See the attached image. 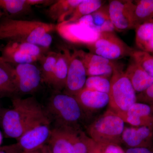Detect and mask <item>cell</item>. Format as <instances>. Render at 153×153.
Returning a JSON list of instances; mask_svg holds the SVG:
<instances>
[{
  "instance_id": "4dcf8cb0",
  "label": "cell",
  "mask_w": 153,
  "mask_h": 153,
  "mask_svg": "<svg viewBox=\"0 0 153 153\" xmlns=\"http://www.w3.org/2000/svg\"><path fill=\"white\" fill-rule=\"evenodd\" d=\"M95 143L100 153H125V151L120 145L96 142Z\"/></svg>"
},
{
  "instance_id": "ba28073f",
  "label": "cell",
  "mask_w": 153,
  "mask_h": 153,
  "mask_svg": "<svg viewBox=\"0 0 153 153\" xmlns=\"http://www.w3.org/2000/svg\"><path fill=\"white\" fill-rule=\"evenodd\" d=\"M42 48L26 42L9 41L2 49L1 59L14 65L33 63L43 57Z\"/></svg>"
},
{
  "instance_id": "e575fe53",
  "label": "cell",
  "mask_w": 153,
  "mask_h": 153,
  "mask_svg": "<svg viewBox=\"0 0 153 153\" xmlns=\"http://www.w3.org/2000/svg\"><path fill=\"white\" fill-rule=\"evenodd\" d=\"M40 150L41 153H52L47 144L44 145L40 149Z\"/></svg>"
},
{
  "instance_id": "277c9868",
  "label": "cell",
  "mask_w": 153,
  "mask_h": 153,
  "mask_svg": "<svg viewBox=\"0 0 153 153\" xmlns=\"http://www.w3.org/2000/svg\"><path fill=\"white\" fill-rule=\"evenodd\" d=\"M125 122L110 108L88 126L89 137L100 143L120 145Z\"/></svg>"
},
{
  "instance_id": "7402d4cb",
  "label": "cell",
  "mask_w": 153,
  "mask_h": 153,
  "mask_svg": "<svg viewBox=\"0 0 153 153\" xmlns=\"http://www.w3.org/2000/svg\"><path fill=\"white\" fill-rule=\"evenodd\" d=\"M135 43L140 50L153 53V21L146 22L135 29Z\"/></svg>"
},
{
  "instance_id": "d6a6232c",
  "label": "cell",
  "mask_w": 153,
  "mask_h": 153,
  "mask_svg": "<svg viewBox=\"0 0 153 153\" xmlns=\"http://www.w3.org/2000/svg\"><path fill=\"white\" fill-rule=\"evenodd\" d=\"M125 153H153V149L147 148H128Z\"/></svg>"
},
{
  "instance_id": "6da1fadb",
  "label": "cell",
  "mask_w": 153,
  "mask_h": 153,
  "mask_svg": "<svg viewBox=\"0 0 153 153\" xmlns=\"http://www.w3.org/2000/svg\"><path fill=\"white\" fill-rule=\"evenodd\" d=\"M13 104V108L6 111L2 118L3 130L9 137L18 140L29 130L51 121L46 111L34 97H17Z\"/></svg>"
},
{
  "instance_id": "83f0119b",
  "label": "cell",
  "mask_w": 153,
  "mask_h": 153,
  "mask_svg": "<svg viewBox=\"0 0 153 153\" xmlns=\"http://www.w3.org/2000/svg\"><path fill=\"white\" fill-rule=\"evenodd\" d=\"M31 7L27 0H0V10L8 15H18Z\"/></svg>"
},
{
  "instance_id": "f1b7e54d",
  "label": "cell",
  "mask_w": 153,
  "mask_h": 153,
  "mask_svg": "<svg viewBox=\"0 0 153 153\" xmlns=\"http://www.w3.org/2000/svg\"><path fill=\"white\" fill-rule=\"evenodd\" d=\"M84 88L108 94L110 79L105 76H88L86 79Z\"/></svg>"
},
{
  "instance_id": "ac0fdd59",
  "label": "cell",
  "mask_w": 153,
  "mask_h": 153,
  "mask_svg": "<svg viewBox=\"0 0 153 153\" xmlns=\"http://www.w3.org/2000/svg\"><path fill=\"white\" fill-rule=\"evenodd\" d=\"M83 111H92L103 108L109 104L108 94L83 88L74 96Z\"/></svg>"
},
{
  "instance_id": "30bf717a",
  "label": "cell",
  "mask_w": 153,
  "mask_h": 153,
  "mask_svg": "<svg viewBox=\"0 0 153 153\" xmlns=\"http://www.w3.org/2000/svg\"><path fill=\"white\" fill-rule=\"evenodd\" d=\"M86 69L79 50L70 54L64 93L75 96L85 86L87 79Z\"/></svg>"
},
{
  "instance_id": "8d00e7d4",
  "label": "cell",
  "mask_w": 153,
  "mask_h": 153,
  "mask_svg": "<svg viewBox=\"0 0 153 153\" xmlns=\"http://www.w3.org/2000/svg\"><path fill=\"white\" fill-rule=\"evenodd\" d=\"M27 153H41V151L40 149L38 150L34 151V152H28Z\"/></svg>"
},
{
  "instance_id": "1f68e13d",
  "label": "cell",
  "mask_w": 153,
  "mask_h": 153,
  "mask_svg": "<svg viewBox=\"0 0 153 153\" xmlns=\"http://www.w3.org/2000/svg\"><path fill=\"white\" fill-rule=\"evenodd\" d=\"M0 153H27L24 152L17 143L0 147Z\"/></svg>"
},
{
  "instance_id": "4fadbf2b",
  "label": "cell",
  "mask_w": 153,
  "mask_h": 153,
  "mask_svg": "<svg viewBox=\"0 0 153 153\" xmlns=\"http://www.w3.org/2000/svg\"><path fill=\"white\" fill-rule=\"evenodd\" d=\"M50 123H42L29 130L19 138L17 144L24 152L38 150L47 144L52 128Z\"/></svg>"
},
{
  "instance_id": "2e32d148",
  "label": "cell",
  "mask_w": 153,
  "mask_h": 153,
  "mask_svg": "<svg viewBox=\"0 0 153 153\" xmlns=\"http://www.w3.org/2000/svg\"><path fill=\"white\" fill-rule=\"evenodd\" d=\"M122 142L128 148L153 149V128L146 126L125 127Z\"/></svg>"
},
{
  "instance_id": "484cf974",
  "label": "cell",
  "mask_w": 153,
  "mask_h": 153,
  "mask_svg": "<svg viewBox=\"0 0 153 153\" xmlns=\"http://www.w3.org/2000/svg\"><path fill=\"white\" fill-rule=\"evenodd\" d=\"M57 56V53L50 52L46 55H43L41 60V71L42 82L49 85L51 82L52 74Z\"/></svg>"
},
{
  "instance_id": "ab89813d",
  "label": "cell",
  "mask_w": 153,
  "mask_h": 153,
  "mask_svg": "<svg viewBox=\"0 0 153 153\" xmlns=\"http://www.w3.org/2000/svg\"><path fill=\"white\" fill-rule=\"evenodd\" d=\"M151 107H152V106H151ZM152 108H153V106H152Z\"/></svg>"
},
{
  "instance_id": "9a60e30c",
  "label": "cell",
  "mask_w": 153,
  "mask_h": 153,
  "mask_svg": "<svg viewBox=\"0 0 153 153\" xmlns=\"http://www.w3.org/2000/svg\"><path fill=\"white\" fill-rule=\"evenodd\" d=\"M117 114L125 123L133 126L153 128V108L149 105L136 102L126 112Z\"/></svg>"
},
{
  "instance_id": "d6986e66",
  "label": "cell",
  "mask_w": 153,
  "mask_h": 153,
  "mask_svg": "<svg viewBox=\"0 0 153 153\" xmlns=\"http://www.w3.org/2000/svg\"><path fill=\"white\" fill-rule=\"evenodd\" d=\"M70 54L67 50L57 53L56 64L49 85L55 91H60L65 88Z\"/></svg>"
},
{
  "instance_id": "7a4b0ae2",
  "label": "cell",
  "mask_w": 153,
  "mask_h": 153,
  "mask_svg": "<svg viewBox=\"0 0 153 153\" xmlns=\"http://www.w3.org/2000/svg\"><path fill=\"white\" fill-rule=\"evenodd\" d=\"M56 29L51 23L4 17L0 19V40L30 43L47 49L52 43L50 33Z\"/></svg>"
},
{
  "instance_id": "d590c367",
  "label": "cell",
  "mask_w": 153,
  "mask_h": 153,
  "mask_svg": "<svg viewBox=\"0 0 153 153\" xmlns=\"http://www.w3.org/2000/svg\"><path fill=\"white\" fill-rule=\"evenodd\" d=\"M3 142V136L1 132V131H0V147H1V145L2 143Z\"/></svg>"
},
{
  "instance_id": "603a6c76",
  "label": "cell",
  "mask_w": 153,
  "mask_h": 153,
  "mask_svg": "<svg viewBox=\"0 0 153 153\" xmlns=\"http://www.w3.org/2000/svg\"><path fill=\"white\" fill-rule=\"evenodd\" d=\"M133 16L134 28L153 21V0L133 1Z\"/></svg>"
},
{
  "instance_id": "8fae6325",
  "label": "cell",
  "mask_w": 153,
  "mask_h": 153,
  "mask_svg": "<svg viewBox=\"0 0 153 153\" xmlns=\"http://www.w3.org/2000/svg\"><path fill=\"white\" fill-rule=\"evenodd\" d=\"M133 1L113 0L107 5L108 15L115 30L123 32L134 29Z\"/></svg>"
},
{
  "instance_id": "8992f818",
  "label": "cell",
  "mask_w": 153,
  "mask_h": 153,
  "mask_svg": "<svg viewBox=\"0 0 153 153\" xmlns=\"http://www.w3.org/2000/svg\"><path fill=\"white\" fill-rule=\"evenodd\" d=\"M108 94L110 108L116 114L126 112L137 102L136 92L121 67L114 71Z\"/></svg>"
},
{
  "instance_id": "5b68a950",
  "label": "cell",
  "mask_w": 153,
  "mask_h": 153,
  "mask_svg": "<svg viewBox=\"0 0 153 153\" xmlns=\"http://www.w3.org/2000/svg\"><path fill=\"white\" fill-rule=\"evenodd\" d=\"M87 137L79 127L55 126L47 144L52 153H87Z\"/></svg>"
},
{
  "instance_id": "74e56055",
  "label": "cell",
  "mask_w": 153,
  "mask_h": 153,
  "mask_svg": "<svg viewBox=\"0 0 153 153\" xmlns=\"http://www.w3.org/2000/svg\"><path fill=\"white\" fill-rule=\"evenodd\" d=\"M4 13H3L2 11H1V10H0V19H1L2 17L3 16V15H4Z\"/></svg>"
},
{
  "instance_id": "9c48e42d",
  "label": "cell",
  "mask_w": 153,
  "mask_h": 153,
  "mask_svg": "<svg viewBox=\"0 0 153 153\" xmlns=\"http://www.w3.org/2000/svg\"><path fill=\"white\" fill-rule=\"evenodd\" d=\"M11 70L17 93H34L42 82L40 68L33 63L11 64Z\"/></svg>"
},
{
  "instance_id": "cb8c5ba5",
  "label": "cell",
  "mask_w": 153,
  "mask_h": 153,
  "mask_svg": "<svg viewBox=\"0 0 153 153\" xmlns=\"http://www.w3.org/2000/svg\"><path fill=\"white\" fill-rule=\"evenodd\" d=\"M17 93L10 64L5 62L0 57V96Z\"/></svg>"
},
{
  "instance_id": "52a82bcc",
  "label": "cell",
  "mask_w": 153,
  "mask_h": 153,
  "mask_svg": "<svg viewBox=\"0 0 153 153\" xmlns=\"http://www.w3.org/2000/svg\"><path fill=\"white\" fill-rule=\"evenodd\" d=\"M86 46L91 53L111 61L130 56L134 49L127 45L114 32L101 33L96 41Z\"/></svg>"
},
{
  "instance_id": "44dd1931",
  "label": "cell",
  "mask_w": 153,
  "mask_h": 153,
  "mask_svg": "<svg viewBox=\"0 0 153 153\" xmlns=\"http://www.w3.org/2000/svg\"><path fill=\"white\" fill-rule=\"evenodd\" d=\"M82 0H59L51 5L48 11L50 17L58 24L66 21Z\"/></svg>"
},
{
  "instance_id": "836d02e7",
  "label": "cell",
  "mask_w": 153,
  "mask_h": 153,
  "mask_svg": "<svg viewBox=\"0 0 153 153\" xmlns=\"http://www.w3.org/2000/svg\"><path fill=\"white\" fill-rule=\"evenodd\" d=\"M29 5L32 7V6L38 5L46 4H52L55 2L54 1H45V0H27Z\"/></svg>"
},
{
  "instance_id": "ffe728a7",
  "label": "cell",
  "mask_w": 153,
  "mask_h": 153,
  "mask_svg": "<svg viewBox=\"0 0 153 153\" xmlns=\"http://www.w3.org/2000/svg\"><path fill=\"white\" fill-rule=\"evenodd\" d=\"M125 73L136 93L143 92L153 84L152 76L133 60L129 64Z\"/></svg>"
},
{
  "instance_id": "3957f363",
  "label": "cell",
  "mask_w": 153,
  "mask_h": 153,
  "mask_svg": "<svg viewBox=\"0 0 153 153\" xmlns=\"http://www.w3.org/2000/svg\"><path fill=\"white\" fill-rule=\"evenodd\" d=\"M54 120L56 126L79 127L83 111L74 96L55 91L49 99L46 111Z\"/></svg>"
},
{
  "instance_id": "f546056e",
  "label": "cell",
  "mask_w": 153,
  "mask_h": 153,
  "mask_svg": "<svg viewBox=\"0 0 153 153\" xmlns=\"http://www.w3.org/2000/svg\"><path fill=\"white\" fill-rule=\"evenodd\" d=\"M137 102H142L153 106V84L137 95Z\"/></svg>"
},
{
  "instance_id": "5bb4252c",
  "label": "cell",
  "mask_w": 153,
  "mask_h": 153,
  "mask_svg": "<svg viewBox=\"0 0 153 153\" xmlns=\"http://www.w3.org/2000/svg\"><path fill=\"white\" fill-rule=\"evenodd\" d=\"M80 56L86 69L87 76H99L108 77L114 71L120 67L114 61H111L91 52H80Z\"/></svg>"
},
{
  "instance_id": "7c38bea8",
  "label": "cell",
  "mask_w": 153,
  "mask_h": 153,
  "mask_svg": "<svg viewBox=\"0 0 153 153\" xmlns=\"http://www.w3.org/2000/svg\"><path fill=\"white\" fill-rule=\"evenodd\" d=\"M56 26L60 36L74 44L88 45L97 40L100 34L78 22H63Z\"/></svg>"
},
{
  "instance_id": "4316f807",
  "label": "cell",
  "mask_w": 153,
  "mask_h": 153,
  "mask_svg": "<svg viewBox=\"0 0 153 153\" xmlns=\"http://www.w3.org/2000/svg\"><path fill=\"white\" fill-rule=\"evenodd\" d=\"M130 56L133 61L153 77V55L151 53L134 49Z\"/></svg>"
},
{
  "instance_id": "e0dca14e",
  "label": "cell",
  "mask_w": 153,
  "mask_h": 153,
  "mask_svg": "<svg viewBox=\"0 0 153 153\" xmlns=\"http://www.w3.org/2000/svg\"><path fill=\"white\" fill-rule=\"evenodd\" d=\"M77 22L99 34L114 32V27L108 15L107 6L103 5L90 15L81 18Z\"/></svg>"
},
{
  "instance_id": "d4e9b609",
  "label": "cell",
  "mask_w": 153,
  "mask_h": 153,
  "mask_svg": "<svg viewBox=\"0 0 153 153\" xmlns=\"http://www.w3.org/2000/svg\"><path fill=\"white\" fill-rule=\"evenodd\" d=\"M105 3V1L101 0H82L64 22L71 23L77 22L82 17L97 10L104 5Z\"/></svg>"
},
{
  "instance_id": "f35d334b",
  "label": "cell",
  "mask_w": 153,
  "mask_h": 153,
  "mask_svg": "<svg viewBox=\"0 0 153 153\" xmlns=\"http://www.w3.org/2000/svg\"><path fill=\"white\" fill-rule=\"evenodd\" d=\"M151 54H152V55H153V53H151Z\"/></svg>"
}]
</instances>
